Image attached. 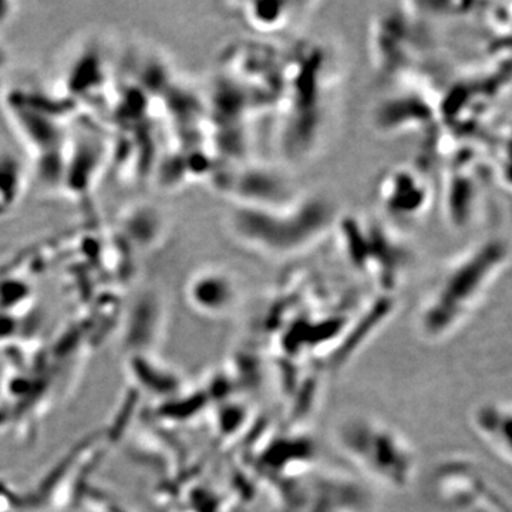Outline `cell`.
Returning <instances> with one entry per match:
<instances>
[{
	"mask_svg": "<svg viewBox=\"0 0 512 512\" xmlns=\"http://www.w3.org/2000/svg\"><path fill=\"white\" fill-rule=\"evenodd\" d=\"M336 210L322 197H305L272 205L238 204L229 214L232 235L245 247L271 258L311 248L335 225Z\"/></svg>",
	"mask_w": 512,
	"mask_h": 512,
	"instance_id": "2",
	"label": "cell"
},
{
	"mask_svg": "<svg viewBox=\"0 0 512 512\" xmlns=\"http://www.w3.org/2000/svg\"><path fill=\"white\" fill-rule=\"evenodd\" d=\"M309 6L308 3L295 2H251L242 6V15L252 28L276 32L302 18Z\"/></svg>",
	"mask_w": 512,
	"mask_h": 512,
	"instance_id": "6",
	"label": "cell"
},
{
	"mask_svg": "<svg viewBox=\"0 0 512 512\" xmlns=\"http://www.w3.org/2000/svg\"><path fill=\"white\" fill-rule=\"evenodd\" d=\"M340 450L367 476L392 488H406L416 471L410 444L380 421L350 417L336 430Z\"/></svg>",
	"mask_w": 512,
	"mask_h": 512,
	"instance_id": "3",
	"label": "cell"
},
{
	"mask_svg": "<svg viewBox=\"0 0 512 512\" xmlns=\"http://www.w3.org/2000/svg\"><path fill=\"white\" fill-rule=\"evenodd\" d=\"M382 192L380 195L384 207L392 214H399L400 218H404V215H419L420 212L423 214L429 198V190L424 181L419 175L406 170H394L386 175Z\"/></svg>",
	"mask_w": 512,
	"mask_h": 512,
	"instance_id": "4",
	"label": "cell"
},
{
	"mask_svg": "<svg viewBox=\"0 0 512 512\" xmlns=\"http://www.w3.org/2000/svg\"><path fill=\"white\" fill-rule=\"evenodd\" d=\"M507 259V245L493 238L468 249L448 266L420 308L417 328L421 336L441 340L453 335L476 311Z\"/></svg>",
	"mask_w": 512,
	"mask_h": 512,
	"instance_id": "1",
	"label": "cell"
},
{
	"mask_svg": "<svg viewBox=\"0 0 512 512\" xmlns=\"http://www.w3.org/2000/svg\"><path fill=\"white\" fill-rule=\"evenodd\" d=\"M473 429L480 439L491 447L498 457L511 463V409L508 404L488 402L480 404L471 416Z\"/></svg>",
	"mask_w": 512,
	"mask_h": 512,
	"instance_id": "5",
	"label": "cell"
},
{
	"mask_svg": "<svg viewBox=\"0 0 512 512\" xmlns=\"http://www.w3.org/2000/svg\"><path fill=\"white\" fill-rule=\"evenodd\" d=\"M191 293L192 296L195 295V299L210 295L200 302V305L205 306L204 309L220 312L227 311L229 306L237 301L238 292L234 279L227 275V272L211 269L201 272L195 281H192Z\"/></svg>",
	"mask_w": 512,
	"mask_h": 512,
	"instance_id": "7",
	"label": "cell"
}]
</instances>
